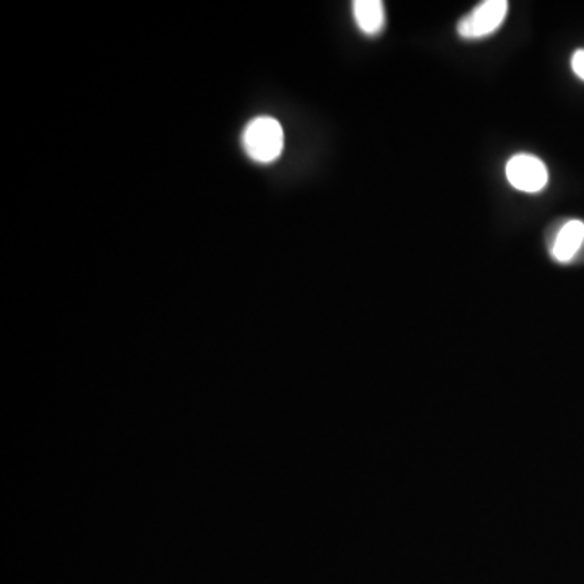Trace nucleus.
Wrapping results in <instances>:
<instances>
[{
	"label": "nucleus",
	"mask_w": 584,
	"mask_h": 584,
	"mask_svg": "<svg viewBox=\"0 0 584 584\" xmlns=\"http://www.w3.org/2000/svg\"><path fill=\"white\" fill-rule=\"evenodd\" d=\"M242 145L250 159L262 164L273 163L283 153V127L273 117H257L245 127Z\"/></svg>",
	"instance_id": "obj_1"
},
{
	"label": "nucleus",
	"mask_w": 584,
	"mask_h": 584,
	"mask_svg": "<svg viewBox=\"0 0 584 584\" xmlns=\"http://www.w3.org/2000/svg\"><path fill=\"white\" fill-rule=\"evenodd\" d=\"M507 13V0H486L474 7L466 17L461 18L456 31L460 38L469 41L487 38L499 30L507 18Z\"/></svg>",
	"instance_id": "obj_2"
},
{
	"label": "nucleus",
	"mask_w": 584,
	"mask_h": 584,
	"mask_svg": "<svg viewBox=\"0 0 584 584\" xmlns=\"http://www.w3.org/2000/svg\"><path fill=\"white\" fill-rule=\"evenodd\" d=\"M508 182L511 187H515L520 192L526 194H537L546 189L549 182V171L546 164L542 163L537 156L529 153H518L508 159L507 168H505Z\"/></svg>",
	"instance_id": "obj_3"
},
{
	"label": "nucleus",
	"mask_w": 584,
	"mask_h": 584,
	"mask_svg": "<svg viewBox=\"0 0 584 584\" xmlns=\"http://www.w3.org/2000/svg\"><path fill=\"white\" fill-rule=\"evenodd\" d=\"M555 229L547 232V245L550 257L555 262L572 263L580 257L584 247V223L581 219H562L555 224Z\"/></svg>",
	"instance_id": "obj_4"
},
{
	"label": "nucleus",
	"mask_w": 584,
	"mask_h": 584,
	"mask_svg": "<svg viewBox=\"0 0 584 584\" xmlns=\"http://www.w3.org/2000/svg\"><path fill=\"white\" fill-rule=\"evenodd\" d=\"M353 13L357 28L364 35H378L387 25L385 5L382 0H356L353 2Z\"/></svg>",
	"instance_id": "obj_5"
},
{
	"label": "nucleus",
	"mask_w": 584,
	"mask_h": 584,
	"mask_svg": "<svg viewBox=\"0 0 584 584\" xmlns=\"http://www.w3.org/2000/svg\"><path fill=\"white\" fill-rule=\"evenodd\" d=\"M572 70L584 82V49H578L572 57Z\"/></svg>",
	"instance_id": "obj_6"
}]
</instances>
